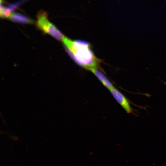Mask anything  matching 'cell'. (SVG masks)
Returning a JSON list of instances; mask_svg holds the SVG:
<instances>
[{
    "mask_svg": "<svg viewBox=\"0 0 166 166\" xmlns=\"http://www.w3.org/2000/svg\"><path fill=\"white\" fill-rule=\"evenodd\" d=\"M62 41L67 52L79 65L89 70L97 68L99 61L89 42L81 40L72 41L65 37Z\"/></svg>",
    "mask_w": 166,
    "mask_h": 166,
    "instance_id": "cell-1",
    "label": "cell"
},
{
    "mask_svg": "<svg viewBox=\"0 0 166 166\" xmlns=\"http://www.w3.org/2000/svg\"><path fill=\"white\" fill-rule=\"evenodd\" d=\"M47 12L40 11L37 16L36 26L38 28L45 33L49 34L57 39L62 41L65 37L63 34L48 20Z\"/></svg>",
    "mask_w": 166,
    "mask_h": 166,
    "instance_id": "cell-2",
    "label": "cell"
},
{
    "mask_svg": "<svg viewBox=\"0 0 166 166\" xmlns=\"http://www.w3.org/2000/svg\"><path fill=\"white\" fill-rule=\"evenodd\" d=\"M114 98L128 113H134V110L130 105V101L114 86L109 90Z\"/></svg>",
    "mask_w": 166,
    "mask_h": 166,
    "instance_id": "cell-3",
    "label": "cell"
},
{
    "mask_svg": "<svg viewBox=\"0 0 166 166\" xmlns=\"http://www.w3.org/2000/svg\"><path fill=\"white\" fill-rule=\"evenodd\" d=\"M89 70L93 73L102 84L109 90L114 86L107 77L97 68H92Z\"/></svg>",
    "mask_w": 166,
    "mask_h": 166,
    "instance_id": "cell-4",
    "label": "cell"
},
{
    "mask_svg": "<svg viewBox=\"0 0 166 166\" xmlns=\"http://www.w3.org/2000/svg\"><path fill=\"white\" fill-rule=\"evenodd\" d=\"M10 19L13 22L22 23L32 24L34 22L29 17L18 12L12 13Z\"/></svg>",
    "mask_w": 166,
    "mask_h": 166,
    "instance_id": "cell-5",
    "label": "cell"
}]
</instances>
